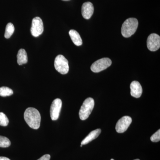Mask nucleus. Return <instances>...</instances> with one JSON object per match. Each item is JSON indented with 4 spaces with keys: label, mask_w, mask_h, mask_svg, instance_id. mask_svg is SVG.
Instances as JSON below:
<instances>
[{
    "label": "nucleus",
    "mask_w": 160,
    "mask_h": 160,
    "mask_svg": "<svg viewBox=\"0 0 160 160\" xmlns=\"http://www.w3.org/2000/svg\"><path fill=\"white\" fill-rule=\"evenodd\" d=\"M24 119L28 126L34 129L39 128L41 117L39 112L32 107L27 108L24 112Z\"/></svg>",
    "instance_id": "f257e3e1"
},
{
    "label": "nucleus",
    "mask_w": 160,
    "mask_h": 160,
    "mask_svg": "<svg viewBox=\"0 0 160 160\" xmlns=\"http://www.w3.org/2000/svg\"><path fill=\"white\" fill-rule=\"evenodd\" d=\"M138 22L135 18H129L124 22L121 29L124 37L128 38L132 35L138 29Z\"/></svg>",
    "instance_id": "f03ea898"
},
{
    "label": "nucleus",
    "mask_w": 160,
    "mask_h": 160,
    "mask_svg": "<svg viewBox=\"0 0 160 160\" xmlns=\"http://www.w3.org/2000/svg\"><path fill=\"white\" fill-rule=\"evenodd\" d=\"M94 100L92 98H87L84 101L79 112L80 119L84 121L89 118L94 108Z\"/></svg>",
    "instance_id": "7ed1b4c3"
},
{
    "label": "nucleus",
    "mask_w": 160,
    "mask_h": 160,
    "mask_svg": "<svg viewBox=\"0 0 160 160\" xmlns=\"http://www.w3.org/2000/svg\"><path fill=\"white\" fill-rule=\"evenodd\" d=\"M54 67L61 74H67L69 70V62L64 56L58 55L55 59Z\"/></svg>",
    "instance_id": "20e7f679"
},
{
    "label": "nucleus",
    "mask_w": 160,
    "mask_h": 160,
    "mask_svg": "<svg viewBox=\"0 0 160 160\" xmlns=\"http://www.w3.org/2000/svg\"><path fill=\"white\" fill-rule=\"evenodd\" d=\"M112 61L109 58L100 59L92 65L90 69L94 72H99L108 68L111 66Z\"/></svg>",
    "instance_id": "39448f33"
},
{
    "label": "nucleus",
    "mask_w": 160,
    "mask_h": 160,
    "mask_svg": "<svg viewBox=\"0 0 160 160\" xmlns=\"http://www.w3.org/2000/svg\"><path fill=\"white\" fill-rule=\"evenodd\" d=\"M30 30L32 35L34 37H38L44 31V26L41 18L37 17L32 19Z\"/></svg>",
    "instance_id": "423d86ee"
},
{
    "label": "nucleus",
    "mask_w": 160,
    "mask_h": 160,
    "mask_svg": "<svg viewBox=\"0 0 160 160\" xmlns=\"http://www.w3.org/2000/svg\"><path fill=\"white\" fill-rule=\"evenodd\" d=\"M62 107V100L59 98L53 100L50 109V117L52 121H56L58 119Z\"/></svg>",
    "instance_id": "0eeeda50"
},
{
    "label": "nucleus",
    "mask_w": 160,
    "mask_h": 160,
    "mask_svg": "<svg viewBox=\"0 0 160 160\" xmlns=\"http://www.w3.org/2000/svg\"><path fill=\"white\" fill-rule=\"evenodd\" d=\"M147 46L151 51H155L160 47V37L156 33H152L148 37L147 40Z\"/></svg>",
    "instance_id": "6e6552de"
},
{
    "label": "nucleus",
    "mask_w": 160,
    "mask_h": 160,
    "mask_svg": "<svg viewBox=\"0 0 160 160\" xmlns=\"http://www.w3.org/2000/svg\"><path fill=\"white\" fill-rule=\"evenodd\" d=\"M132 122L131 118L128 116L123 117L117 123L115 129L118 133H123L126 131Z\"/></svg>",
    "instance_id": "1a4fd4ad"
},
{
    "label": "nucleus",
    "mask_w": 160,
    "mask_h": 160,
    "mask_svg": "<svg viewBox=\"0 0 160 160\" xmlns=\"http://www.w3.org/2000/svg\"><path fill=\"white\" fill-rule=\"evenodd\" d=\"M94 12V7L92 3L86 2L83 4L82 7V13L83 17L86 19L91 18Z\"/></svg>",
    "instance_id": "9d476101"
},
{
    "label": "nucleus",
    "mask_w": 160,
    "mask_h": 160,
    "mask_svg": "<svg viewBox=\"0 0 160 160\" xmlns=\"http://www.w3.org/2000/svg\"><path fill=\"white\" fill-rule=\"evenodd\" d=\"M130 88L132 96L135 98H139L141 96L142 93V88L138 82L135 81L132 82Z\"/></svg>",
    "instance_id": "9b49d317"
},
{
    "label": "nucleus",
    "mask_w": 160,
    "mask_h": 160,
    "mask_svg": "<svg viewBox=\"0 0 160 160\" xmlns=\"http://www.w3.org/2000/svg\"><path fill=\"white\" fill-rule=\"evenodd\" d=\"M102 130L100 129H96L91 132L81 142V145H85L95 139L99 136Z\"/></svg>",
    "instance_id": "f8f14e48"
},
{
    "label": "nucleus",
    "mask_w": 160,
    "mask_h": 160,
    "mask_svg": "<svg viewBox=\"0 0 160 160\" xmlns=\"http://www.w3.org/2000/svg\"><path fill=\"white\" fill-rule=\"evenodd\" d=\"M69 35L72 41L77 46H80L82 44V41L78 32L74 29H71L69 32Z\"/></svg>",
    "instance_id": "ddd939ff"
},
{
    "label": "nucleus",
    "mask_w": 160,
    "mask_h": 160,
    "mask_svg": "<svg viewBox=\"0 0 160 160\" xmlns=\"http://www.w3.org/2000/svg\"><path fill=\"white\" fill-rule=\"evenodd\" d=\"M17 62L20 66L26 64L28 62V57L26 50L21 49L18 52L17 54Z\"/></svg>",
    "instance_id": "4468645a"
},
{
    "label": "nucleus",
    "mask_w": 160,
    "mask_h": 160,
    "mask_svg": "<svg viewBox=\"0 0 160 160\" xmlns=\"http://www.w3.org/2000/svg\"><path fill=\"white\" fill-rule=\"evenodd\" d=\"M14 26L12 23H9L6 26L5 37L8 39L11 37L14 32Z\"/></svg>",
    "instance_id": "2eb2a0df"
},
{
    "label": "nucleus",
    "mask_w": 160,
    "mask_h": 160,
    "mask_svg": "<svg viewBox=\"0 0 160 160\" xmlns=\"http://www.w3.org/2000/svg\"><path fill=\"white\" fill-rule=\"evenodd\" d=\"M12 89L7 87H2L0 88V96L2 97H7L13 94Z\"/></svg>",
    "instance_id": "dca6fc26"
},
{
    "label": "nucleus",
    "mask_w": 160,
    "mask_h": 160,
    "mask_svg": "<svg viewBox=\"0 0 160 160\" xmlns=\"http://www.w3.org/2000/svg\"><path fill=\"white\" fill-rule=\"evenodd\" d=\"M11 145V142L8 138L0 136V147L7 148Z\"/></svg>",
    "instance_id": "f3484780"
},
{
    "label": "nucleus",
    "mask_w": 160,
    "mask_h": 160,
    "mask_svg": "<svg viewBox=\"0 0 160 160\" xmlns=\"http://www.w3.org/2000/svg\"><path fill=\"white\" fill-rule=\"evenodd\" d=\"M9 123V120L6 115L2 112H0V126H6Z\"/></svg>",
    "instance_id": "a211bd4d"
},
{
    "label": "nucleus",
    "mask_w": 160,
    "mask_h": 160,
    "mask_svg": "<svg viewBox=\"0 0 160 160\" xmlns=\"http://www.w3.org/2000/svg\"><path fill=\"white\" fill-rule=\"evenodd\" d=\"M150 140L153 142H157L160 141V130L159 129L150 138Z\"/></svg>",
    "instance_id": "6ab92c4d"
},
{
    "label": "nucleus",
    "mask_w": 160,
    "mask_h": 160,
    "mask_svg": "<svg viewBox=\"0 0 160 160\" xmlns=\"http://www.w3.org/2000/svg\"><path fill=\"white\" fill-rule=\"evenodd\" d=\"M50 155L49 154L44 155L42 157L40 158L38 160H49L50 159Z\"/></svg>",
    "instance_id": "aec40b11"
},
{
    "label": "nucleus",
    "mask_w": 160,
    "mask_h": 160,
    "mask_svg": "<svg viewBox=\"0 0 160 160\" xmlns=\"http://www.w3.org/2000/svg\"><path fill=\"white\" fill-rule=\"evenodd\" d=\"M0 160H10L8 158L4 157H0Z\"/></svg>",
    "instance_id": "412c9836"
},
{
    "label": "nucleus",
    "mask_w": 160,
    "mask_h": 160,
    "mask_svg": "<svg viewBox=\"0 0 160 160\" xmlns=\"http://www.w3.org/2000/svg\"><path fill=\"white\" fill-rule=\"evenodd\" d=\"M134 160H140L138 159H135Z\"/></svg>",
    "instance_id": "4be33fe9"
},
{
    "label": "nucleus",
    "mask_w": 160,
    "mask_h": 160,
    "mask_svg": "<svg viewBox=\"0 0 160 160\" xmlns=\"http://www.w3.org/2000/svg\"><path fill=\"white\" fill-rule=\"evenodd\" d=\"M63 1H69V0H63Z\"/></svg>",
    "instance_id": "5701e85b"
},
{
    "label": "nucleus",
    "mask_w": 160,
    "mask_h": 160,
    "mask_svg": "<svg viewBox=\"0 0 160 160\" xmlns=\"http://www.w3.org/2000/svg\"><path fill=\"white\" fill-rule=\"evenodd\" d=\"M83 145H81V147H82V146Z\"/></svg>",
    "instance_id": "b1692460"
},
{
    "label": "nucleus",
    "mask_w": 160,
    "mask_h": 160,
    "mask_svg": "<svg viewBox=\"0 0 160 160\" xmlns=\"http://www.w3.org/2000/svg\"><path fill=\"white\" fill-rule=\"evenodd\" d=\"M111 160H114L113 159H111Z\"/></svg>",
    "instance_id": "393cba45"
}]
</instances>
